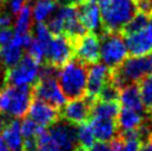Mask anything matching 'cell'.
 Returning a JSON list of instances; mask_svg holds the SVG:
<instances>
[{
	"mask_svg": "<svg viewBox=\"0 0 152 151\" xmlns=\"http://www.w3.org/2000/svg\"><path fill=\"white\" fill-rule=\"evenodd\" d=\"M97 4L106 32H121L138 11L134 0H98Z\"/></svg>",
	"mask_w": 152,
	"mask_h": 151,
	"instance_id": "6da1fadb",
	"label": "cell"
},
{
	"mask_svg": "<svg viewBox=\"0 0 152 151\" xmlns=\"http://www.w3.org/2000/svg\"><path fill=\"white\" fill-rule=\"evenodd\" d=\"M87 65L76 57L59 69L58 84L67 99H78L86 96L87 90Z\"/></svg>",
	"mask_w": 152,
	"mask_h": 151,
	"instance_id": "7a4b0ae2",
	"label": "cell"
},
{
	"mask_svg": "<svg viewBox=\"0 0 152 151\" xmlns=\"http://www.w3.org/2000/svg\"><path fill=\"white\" fill-rule=\"evenodd\" d=\"M152 75V52L127 58L118 68L111 69V81L121 89L124 86L140 82Z\"/></svg>",
	"mask_w": 152,
	"mask_h": 151,
	"instance_id": "3957f363",
	"label": "cell"
},
{
	"mask_svg": "<svg viewBox=\"0 0 152 151\" xmlns=\"http://www.w3.org/2000/svg\"><path fill=\"white\" fill-rule=\"evenodd\" d=\"M31 100V86H4L0 88V112L10 117H25Z\"/></svg>",
	"mask_w": 152,
	"mask_h": 151,
	"instance_id": "277c9868",
	"label": "cell"
},
{
	"mask_svg": "<svg viewBox=\"0 0 152 151\" xmlns=\"http://www.w3.org/2000/svg\"><path fill=\"white\" fill-rule=\"evenodd\" d=\"M124 38L119 32L103 31L100 37V59L110 69L118 68L128 57Z\"/></svg>",
	"mask_w": 152,
	"mask_h": 151,
	"instance_id": "5b68a950",
	"label": "cell"
},
{
	"mask_svg": "<svg viewBox=\"0 0 152 151\" xmlns=\"http://www.w3.org/2000/svg\"><path fill=\"white\" fill-rule=\"evenodd\" d=\"M39 66L40 63L37 62L28 54L22 56L20 61L15 67L4 71L2 84L4 86H32L38 80Z\"/></svg>",
	"mask_w": 152,
	"mask_h": 151,
	"instance_id": "8992f818",
	"label": "cell"
},
{
	"mask_svg": "<svg viewBox=\"0 0 152 151\" xmlns=\"http://www.w3.org/2000/svg\"><path fill=\"white\" fill-rule=\"evenodd\" d=\"M75 57L73 43L64 34H52L47 47L45 61L57 68H61Z\"/></svg>",
	"mask_w": 152,
	"mask_h": 151,
	"instance_id": "52a82bcc",
	"label": "cell"
},
{
	"mask_svg": "<svg viewBox=\"0 0 152 151\" xmlns=\"http://www.w3.org/2000/svg\"><path fill=\"white\" fill-rule=\"evenodd\" d=\"M31 92L32 98L45 101L57 109H60L67 102V98L56 78L38 79L31 86Z\"/></svg>",
	"mask_w": 152,
	"mask_h": 151,
	"instance_id": "ba28073f",
	"label": "cell"
},
{
	"mask_svg": "<svg viewBox=\"0 0 152 151\" xmlns=\"http://www.w3.org/2000/svg\"><path fill=\"white\" fill-rule=\"evenodd\" d=\"M94 101L88 97H82L78 99L66 102L61 108L60 118L72 125H80L88 120L91 116V108Z\"/></svg>",
	"mask_w": 152,
	"mask_h": 151,
	"instance_id": "9c48e42d",
	"label": "cell"
},
{
	"mask_svg": "<svg viewBox=\"0 0 152 151\" xmlns=\"http://www.w3.org/2000/svg\"><path fill=\"white\" fill-rule=\"evenodd\" d=\"M75 57L86 65H92L100 59V37L94 32L85 34L73 43Z\"/></svg>",
	"mask_w": 152,
	"mask_h": 151,
	"instance_id": "30bf717a",
	"label": "cell"
},
{
	"mask_svg": "<svg viewBox=\"0 0 152 151\" xmlns=\"http://www.w3.org/2000/svg\"><path fill=\"white\" fill-rule=\"evenodd\" d=\"M111 77V69L104 63L96 62L88 68L86 97L96 101L99 98L103 87L108 84Z\"/></svg>",
	"mask_w": 152,
	"mask_h": 151,
	"instance_id": "8fae6325",
	"label": "cell"
},
{
	"mask_svg": "<svg viewBox=\"0 0 152 151\" xmlns=\"http://www.w3.org/2000/svg\"><path fill=\"white\" fill-rule=\"evenodd\" d=\"M48 131L58 143L60 151H73L78 146L76 125L66 121L62 118L51 125Z\"/></svg>",
	"mask_w": 152,
	"mask_h": 151,
	"instance_id": "7c38bea8",
	"label": "cell"
},
{
	"mask_svg": "<svg viewBox=\"0 0 152 151\" xmlns=\"http://www.w3.org/2000/svg\"><path fill=\"white\" fill-rule=\"evenodd\" d=\"M28 117L42 128L50 127L60 119V111L45 101L32 98L28 109Z\"/></svg>",
	"mask_w": 152,
	"mask_h": 151,
	"instance_id": "4fadbf2b",
	"label": "cell"
},
{
	"mask_svg": "<svg viewBox=\"0 0 152 151\" xmlns=\"http://www.w3.org/2000/svg\"><path fill=\"white\" fill-rule=\"evenodd\" d=\"M128 51L132 56H144L152 52V31L147 26L137 32L124 34Z\"/></svg>",
	"mask_w": 152,
	"mask_h": 151,
	"instance_id": "5bb4252c",
	"label": "cell"
},
{
	"mask_svg": "<svg viewBox=\"0 0 152 151\" xmlns=\"http://www.w3.org/2000/svg\"><path fill=\"white\" fill-rule=\"evenodd\" d=\"M78 7V15L81 23L83 25L86 30L90 32H98L99 30H103L102 28L101 12L97 2L90 0H86L85 2L77 4Z\"/></svg>",
	"mask_w": 152,
	"mask_h": 151,
	"instance_id": "9a60e30c",
	"label": "cell"
},
{
	"mask_svg": "<svg viewBox=\"0 0 152 151\" xmlns=\"http://www.w3.org/2000/svg\"><path fill=\"white\" fill-rule=\"evenodd\" d=\"M89 123L92 128L94 138L100 142H109L118 134L117 119L91 117V121Z\"/></svg>",
	"mask_w": 152,
	"mask_h": 151,
	"instance_id": "2e32d148",
	"label": "cell"
},
{
	"mask_svg": "<svg viewBox=\"0 0 152 151\" xmlns=\"http://www.w3.org/2000/svg\"><path fill=\"white\" fill-rule=\"evenodd\" d=\"M119 100L122 106V108L135 110L138 112L143 113L145 111V107L140 95L139 86L135 84H128L120 89Z\"/></svg>",
	"mask_w": 152,
	"mask_h": 151,
	"instance_id": "e0dca14e",
	"label": "cell"
},
{
	"mask_svg": "<svg viewBox=\"0 0 152 151\" xmlns=\"http://www.w3.org/2000/svg\"><path fill=\"white\" fill-rule=\"evenodd\" d=\"M143 113L128 108H122L120 109L117 117V125L121 130V133H123L140 129L143 126Z\"/></svg>",
	"mask_w": 152,
	"mask_h": 151,
	"instance_id": "ac0fdd59",
	"label": "cell"
},
{
	"mask_svg": "<svg viewBox=\"0 0 152 151\" xmlns=\"http://www.w3.org/2000/svg\"><path fill=\"white\" fill-rule=\"evenodd\" d=\"M22 48L17 41L12 40L7 46L0 48V66L4 68V70H8L10 68L15 67L20 59L22 58Z\"/></svg>",
	"mask_w": 152,
	"mask_h": 151,
	"instance_id": "d6986e66",
	"label": "cell"
},
{
	"mask_svg": "<svg viewBox=\"0 0 152 151\" xmlns=\"http://www.w3.org/2000/svg\"><path fill=\"white\" fill-rule=\"evenodd\" d=\"M2 138L9 151H22L21 127L18 118H13L7 128L2 131Z\"/></svg>",
	"mask_w": 152,
	"mask_h": 151,
	"instance_id": "ffe728a7",
	"label": "cell"
},
{
	"mask_svg": "<svg viewBox=\"0 0 152 151\" xmlns=\"http://www.w3.org/2000/svg\"><path fill=\"white\" fill-rule=\"evenodd\" d=\"M119 111H120V105L118 101H103L98 99L93 102L90 117L117 119Z\"/></svg>",
	"mask_w": 152,
	"mask_h": 151,
	"instance_id": "44dd1931",
	"label": "cell"
},
{
	"mask_svg": "<svg viewBox=\"0 0 152 151\" xmlns=\"http://www.w3.org/2000/svg\"><path fill=\"white\" fill-rule=\"evenodd\" d=\"M57 2L55 0H38L34 4L32 10V19L37 23L38 22H45L48 18L57 9Z\"/></svg>",
	"mask_w": 152,
	"mask_h": 151,
	"instance_id": "7402d4cb",
	"label": "cell"
},
{
	"mask_svg": "<svg viewBox=\"0 0 152 151\" xmlns=\"http://www.w3.org/2000/svg\"><path fill=\"white\" fill-rule=\"evenodd\" d=\"M32 10L31 6L26 4L18 12L16 23H15V34H30L32 29Z\"/></svg>",
	"mask_w": 152,
	"mask_h": 151,
	"instance_id": "603a6c76",
	"label": "cell"
},
{
	"mask_svg": "<svg viewBox=\"0 0 152 151\" xmlns=\"http://www.w3.org/2000/svg\"><path fill=\"white\" fill-rule=\"evenodd\" d=\"M94 133L90 123L89 122H83L80 123L77 127V141L79 143V146L85 148L86 150L91 148L94 143Z\"/></svg>",
	"mask_w": 152,
	"mask_h": 151,
	"instance_id": "cb8c5ba5",
	"label": "cell"
},
{
	"mask_svg": "<svg viewBox=\"0 0 152 151\" xmlns=\"http://www.w3.org/2000/svg\"><path fill=\"white\" fill-rule=\"evenodd\" d=\"M149 20H150V16L149 15L139 11L138 13H135L134 16L131 18V20L123 27V29L121 30V34H132V32H137L139 30L143 29V28H145L148 26Z\"/></svg>",
	"mask_w": 152,
	"mask_h": 151,
	"instance_id": "d4e9b609",
	"label": "cell"
},
{
	"mask_svg": "<svg viewBox=\"0 0 152 151\" xmlns=\"http://www.w3.org/2000/svg\"><path fill=\"white\" fill-rule=\"evenodd\" d=\"M37 147L38 151H60L58 143L46 129H42L37 136Z\"/></svg>",
	"mask_w": 152,
	"mask_h": 151,
	"instance_id": "484cf974",
	"label": "cell"
},
{
	"mask_svg": "<svg viewBox=\"0 0 152 151\" xmlns=\"http://www.w3.org/2000/svg\"><path fill=\"white\" fill-rule=\"evenodd\" d=\"M140 95L142 98L145 109L152 107V76H148L140 81Z\"/></svg>",
	"mask_w": 152,
	"mask_h": 151,
	"instance_id": "4316f807",
	"label": "cell"
},
{
	"mask_svg": "<svg viewBox=\"0 0 152 151\" xmlns=\"http://www.w3.org/2000/svg\"><path fill=\"white\" fill-rule=\"evenodd\" d=\"M20 127H21V134L23 138H37V136L40 133V131L45 129L42 127H40L37 123L34 122L31 118L27 117L25 118L22 122L20 123Z\"/></svg>",
	"mask_w": 152,
	"mask_h": 151,
	"instance_id": "83f0119b",
	"label": "cell"
},
{
	"mask_svg": "<svg viewBox=\"0 0 152 151\" xmlns=\"http://www.w3.org/2000/svg\"><path fill=\"white\" fill-rule=\"evenodd\" d=\"M111 78V77H110ZM119 93H120V88L115 84H113L111 79L108 81V84L103 87L101 92L99 95V100L103 101H118Z\"/></svg>",
	"mask_w": 152,
	"mask_h": 151,
	"instance_id": "f1b7e54d",
	"label": "cell"
},
{
	"mask_svg": "<svg viewBox=\"0 0 152 151\" xmlns=\"http://www.w3.org/2000/svg\"><path fill=\"white\" fill-rule=\"evenodd\" d=\"M13 36H15V31H13L12 27L0 28V48L10 43Z\"/></svg>",
	"mask_w": 152,
	"mask_h": 151,
	"instance_id": "f546056e",
	"label": "cell"
},
{
	"mask_svg": "<svg viewBox=\"0 0 152 151\" xmlns=\"http://www.w3.org/2000/svg\"><path fill=\"white\" fill-rule=\"evenodd\" d=\"M13 15L10 11H7L6 9H2L0 11V28H8L12 27L13 23Z\"/></svg>",
	"mask_w": 152,
	"mask_h": 151,
	"instance_id": "4dcf8cb0",
	"label": "cell"
},
{
	"mask_svg": "<svg viewBox=\"0 0 152 151\" xmlns=\"http://www.w3.org/2000/svg\"><path fill=\"white\" fill-rule=\"evenodd\" d=\"M27 4V0H8L9 11L12 15H18L21 8Z\"/></svg>",
	"mask_w": 152,
	"mask_h": 151,
	"instance_id": "1f68e13d",
	"label": "cell"
},
{
	"mask_svg": "<svg viewBox=\"0 0 152 151\" xmlns=\"http://www.w3.org/2000/svg\"><path fill=\"white\" fill-rule=\"evenodd\" d=\"M89 151H112L111 149V146H110V143L108 142H94L93 143V146L91 148H89L88 149Z\"/></svg>",
	"mask_w": 152,
	"mask_h": 151,
	"instance_id": "d6a6232c",
	"label": "cell"
},
{
	"mask_svg": "<svg viewBox=\"0 0 152 151\" xmlns=\"http://www.w3.org/2000/svg\"><path fill=\"white\" fill-rule=\"evenodd\" d=\"M12 119L13 118L10 117L7 113L0 112V133H2V131L7 128V126L10 123V121H11Z\"/></svg>",
	"mask_w": 152,
	"mask_h": 151,
	"instance_id": "836d02e7",
	"label": "cell"
},
{
	"mask_svg": "<svg viewBox=\"0 0 152 151\" xmlns=\"http://www.w3.org/2000/svg\"><path fill=\"white\" fill-rule=\"evenodd\" d=\"M141 151H152V132L148 134V137L143 141Z\"/></svg>",
	"mask_w": 152,
	"mask_h": 151,
	"instance_id": "e575fe53",
	"label": "cell"
},
{
	"mask_svg": "<svg viewBox=\"0 0 152 151\" xmlns=\"http://www.w3.org/2000/svg\"><path fill=\"white\" fill-rule=\"evenodd\" d=\"M0 151H9L8 147H7V144H6L4 138L1 136H0Z\"/></svg>",
	"mask_w": 152,
	"mask_h": 151,
	"instance_id": "d590c367",
	"label": "cell"
},
{
	"mask_svg": "<svg viewBox=\"0 0 152 151\" xmlns=\"http://www.w3.org/2000/svg\"><path fill=\"white\" fill-rule=\"evenodd\" d=\"M86 0H68V4H80Z\"/></svg>",
	"mask_w": 152,
	"mask_h": 151,
	"instance_id": "8d00e7d4",
	"label": "cell"
},
{
	"mask_svg": "<svg viewBox=\"0 0 152 151\" xmlns=\"http://www.w3.org/2000/svg\"><path fill=\"white\" fill-rule=\"evenodd\" d=\"M148 113H149V117H150V119H151V121H152V107L148 109Z\"/></svg>",
	"mask_w": 152,
	"mask_h": 151,
	"instance_id": "74e56055",
	"label": "cell"
},
{
	"mask_svg": "<svg viewBox=\"0 0 152 151\" xmlns=\"http://www.w3.org/2000/svg\"><path fill=\"white\" fill-rule=\"evenodd\" d=\"M143 1H145V2H148V4H150L152 6V0H143Z\"/></svg>",
	"mask_w": 152,
	"mask_h": 151,
	"instance_id": "f35d334b",
	"label": "cell"
},
{
	"mask_svg": "<svg viewBox=\"0 0 152 151\" xmlns=\"http://www.w3.org/2000/svg\"><path fill=\"white\" fill-rule=\"evenodd\" d=\"M1 1H4V2H6V1H7V0H1Z\"/></svg>",
	"mask_w": 152,
	"mask_h": 151,
	"instance_id": "ab89813d",
	"label": "cell"
},
{
	"mask_svg": "<svg viewBox=\"0 0 152 151\" xmlns=\"http://www.w3.org/2000/svg\"><path fill=\"white\" fill-rule=\"evenodd\" d=\"M0 67H1V66H0ZM0 88H1V87H0Z\"/></svg>",
	"mask_w": 152,
	"mask_h": 151,
	"instance_id": "60d3db41",
	"label": "cell"
},
{
	"mask_svg": "<svg viewBox=\"0 0 152 151\" xmlns=\"http://www.w3.org/2000/svg\"><path fill=\"white\" fill-rule=\"evenodd\" d=\"M134 1H135V0H134Z\"/></svg>",
	"mask_w": 152,
	"mask_h": 151,
	"instance_id": "b9f144b4",
	"label": "cell"
}]
</instances>
